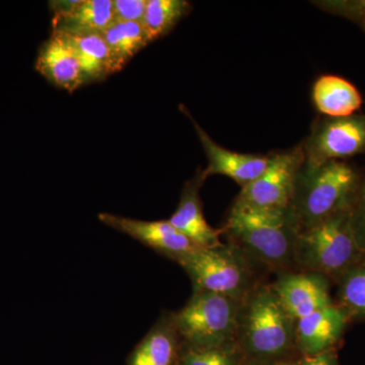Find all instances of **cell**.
<instances>
[{
    "instance_id": "obj_21",
    "label": "cell",
    "mask_w": 365,
    "mask_h": 365,
    "mask_svg": "<svg viewBox=\"0 0 365 365\" xmlns=\"http://www.w3.org/2000/svg\"><path fill=\"white\" fill-rule=\"evenodd\" d=\"M340 299L353 313L365 314V265L355 266L345 273Z\"/></svg>"
},
{
    "instance_id": "obj_18",
    "label": "cell",
    "mask_w": 365,
    "mask_h": 365,
    "mask_svg": "<svg viewBox=\"0 0 365 365\" xmlns=\"http://www.w3.org/2000/svg\"><path fill=\"white\" fill-rule=\"evenodd\" d=\"M174 322L158 324L132 353L129 365H172L176 356Z\"/></svg>"
},
{
    "instance_id": "obj_9",
    "label": "cell",
    "mask_w": 365,
    "mask_h": 365,
    "mask_svg": "<svg viewBox=\"0 0 365 365\" xmlns=\"http://www.w3.org/2000/svg\"><path fill=\"white\" fill-rule=\"evenodd\" d=\"M98 220L108 227L129 235L144 246L176 261L185 255L200 249L173 227L169 220L144 222L110 213H100Z\"/></svg>"
},
{
    "instance_id": "obj_16",
    "label": "cell",
    "mask_w": 365,
    "mask_h": 365,
    "mask_svg": "<svg viewBox=\"0 0 365 365\" xmlns=\"http://www.w3.org/2000/svg\"><path fill=\"white\" fill-rule=\"evenodd\" d=\"M313 100L317 109L328 118L351 116L362 104L359 90L337 76H323L317 79Z\"/></svg>"
},
{
    "instance_id": "obj_4",
    "label": "cell",
    "mask_w": 365,
    "mask_h": 365,
    "mask_svg": "<svg viewBox=\"0 0 365 365\" xmlns=\"http://www.w3.org/2000/svg\"><path fill=\"white\" fill-rule=\"evenodd\" d=\"M173 322L192 348L222 347L237 329L239 311L232 297L197 292Z\"/></svg>"
},
{
    "instance_id": "obj_14",
    "label": "cell",
    "mask_w": 365,
    "mask_h": 365,
    "mask_svg": "<svg viewBox=\"0 0 365 365\" xmlns=\"http://www.w3.org/2000/svg\"><path fill=\"white\" fill-rule=\"evenodd\" d=\"M204 180L205 178L201 172L192 181L186 182L179 206L169 222L198 248H215L222 244L220 241V232L211 227L204 217L199 197V189Z\"/></svg>"
},
{
    "instance_id": "obj_12",
    "label": "cell",
    "mask_w": 365,
    "mask_h": 365,
    "mask_svg": "<svg viewBox=\"0 0 365 365\" xmlns=\"http://www.w3.org/2000/svg\"><path fill=\"white\" fill-rule=\"evenodd\" d=\"M36 68L52 85L69 93L86 83L76 50L68 38L61 34L52 33L42 45Z\"/></svg>"
},
{
    "instance_id": "obj_2",
    "label": "cell",
    "mask_w": 365,
    "mask_h": 365,
    "mask_svg": "<svg viewBox=\"0 0 365 365\" xmlns=\"http://www.w3.org/2000/svg\"><path fill=\"white\" fill-rule=\"evenodd\" d=\"M227 230L257 258L279 265L294 258L300 228L292 207L274 210L235 202Z\"/></svg>"
},
{
    "instance_id": "obj_19",
    "label": "cell",
    "mask_w": 365,
    "mask_h": 365,
    "mask_svg": "<svg viewBox=\"0 0 365 365\" xmlns=\"http://www.w3.org/2000/svg\"><path fill=\"white\" fill-rule=\"evenodd\" d=\"M102 36L112 53L116 72L121 71L136 53L150 44L143 24L139 21L115 20Z\"/></svg>"
},
{
    "instance_id": "obj_23",
    "label": "cell",
    "mask_w": 365,
    "mask_h": 365,
    "mask_svg": "<svg viewBox=\"0 0 365 365\" xmlns=\"http://www.w3.org/2000/svg\"><path fill=\"white\" fill-rule=\"evenodd\" d=\"M314 4L329 13L339 14L349 20L359 21L365 28V0L317 1Z\"/></svg>"
},
{
    "instance_id": "obj_6",
    "label": "cell",
    "mask_w": 365,
    "mask_h": 365,
    "mask_svg": "<svg viewBox=\"0 0 365 365\" xmlns=\"http://www.w3.org/2000/svg\"><path fill=\"white\" fill-rule=\"evenodd\" d=\"M304 160V144L270 155L267 169L242 188L235 202L274 210L292 207L297 179Z\"/></svg>"
},
{
    "instance_id": "obj_24",
    "label": "cell",
    "mask_w": 365,
    "mask_h": 365,
    "mask_svg": "<svg viewBox=\"0 0 365 365\" xmlns=\"http://www.w3.org/2000/svg\"><path fill=\"white\" fill-rule=\"evenodd\" d=\"M146 6L148 0H113L115 20L141 23Z\"/></svg>"
},
{
    "instance_id": "obj_22",
    "label": "cell",
    "mask_w": 365,
    "mask_h": 365,
    "mask_svg": "<svg viewBox=\"0 0 365 365\" xmlns=\"http://www.w3.org/2000/svg\"><path fill=\"white\" fill-rule=\"evenodd\" d=\"M181 365H235V361L222 347H191L182 355Z\"/></svg>"
},
{
    "instance_id": "obj_15",
    "label": "cell",
    "mask_w": 365,
    "mask_h": 365,
    "mask_svg": "<svg viewBox=\"0 0 365 365\" xmlns=\"http://www.w3.org/2000/svg\"><path fill=\"white\" fill-rule=\"evenodd\" d=\"M346 314L333 304L307 314L297 321L295 337L302 351L316 355L324 353L344 330Z\"/></svg>"
},
{
    "instance_id": "obj_11",
    "label": "cell",
    "mask_w": 365,
    "mask_h": 365,
    "mask_svg": "<svg viewBox=\"0 0 365 365\" xmlns=\"http://www.w3.org/2000/svg\"><path fill=\"white\" fill-rule=\"evenodd\" d=\"M53 32L66 36L102 34L115 21L113 0L51 1Z\"/></svg>"
},
{
    "instance_id": "obj_7",
    "label": "cell",
    "mask_w": 365,
    "mask_h": 365,
    "mask_svg": "<svg viewBox=\"0 0 365 365\" xmlns=\"http://www.w3.org/2000/svg\"><path fill=\"white\" fill-rule=\"evenodd\" d=\"M244 318L247 347L262 356L284 352L292 338V321L274 290H262L249 302Z\"/></svg>"
},
{
    "instance_id": "obj_26",
    "label": "cell",
    "mask_w": 365,
    "mask_h": 365,
    "mask_svg": "<svg viewBox=\"0 0 365 365\" xmlns=\"http://www.w3.org/2000/svg\"><path fill=\"white\" fill-rule=\"evenodd\" d=\"M297 365H334L332 359L325 353H319V354L314 355L300 361Z\"/></svg>"
},
{
    "instance_id": "obj_3",
    "label": "cell",
    "mask_w": 365,
    "mask_h": 365,
    "mask_svg": "<svg viewBox=\"0 0 365 365\" xmlns=\"http://www.w3.org/2000/svg\"><path fill=\"white\" fill-rule=\"evenodd\" d=\"M364 255L353 228L350 206L300 230L294 258L307 270L336 275L355 267Z\"/></svg>"
},
{
    "instance_id": "obj_8",
    "label": "cell",
    "mask_w": 365,
    "mask_h": 365,
    "mask_svg": "<svg viewBox=\"0 0 365 365\" xmlns=\"http://www.w3.org/2000/svg\"><path fill=\"white\" fill-rule=\"evenodd\" d=\"M302 144L304 165L312 168L365 153V115L319 120Z\"/></svg>"
},
{
    "instance_id": "obj_13",
    "label": "cell",
    "mask_w": 365,
    "mask_h": 365,
    "mask_svg": "<svg viewBox=\"0 0 365 365\" xmlns=\"http://www.w3.org/2000/svg\"><path fill=\"white\" fill-rule=\"evenodd\" d=\"M273 290L285 311L297 321L332 304L325 280L316 274L284 276Z\"/></svg>"
},
{
    "instance_id": "obj_17",
    "label": "cell",
    "mask_w": 365,
    "mask_h": 365,
    "mask_svg": "<svg viewBox=\"0 0 365 365\" xmlns=\"http://www.w3.org/2000/svg\"><path fill=\"white\" fill-rule=\"evenodd\" d=\"M66 37L76 50L86 83L101 81L116 72L112 53L102 34Z\"/></svg>"
},
{
    "instance_id": "obj_1",
    "label": "cell",
    "mask_w": 365,
    "mask_h": 365,
    "mask_svg": "<svg viewBox=\"0 0 365 365\" xmlns=\"http://www.w3.org/2000/svg\"><path fill=\"white\" fill-rule=\"evenodd\" d=\"M357 186L359 176L347 163L332 160L314 168L304 165L292 204L300 230L349 208Z\"/></svg>"
},
{
    "instance_id": "obj_10",
    "label": "cell",
    "mask_w": 365,
    "mask_h": 365,
    "mask_svg": "<svg viewBox=\"0 0 365 365\" xmlns=\"http://www.w3.org/2000/svg\"><path fill=\"white\" fill-rule=\"evenodd\" d=\"M182 111L191 119L207 157V168L202 170L205 179L212 175H222L234 180L244 188L255 181L257 178L260 177L264 170L267 169L270 163V155L267 157V155H247V153L227 150L216 143L206 133L202 127L190 115L186 108H182Z\"/></svg>"
},
{
    "instance_id": "obj_25",
    "label": "cell",
    "mask_w": 365,
    "mask_h": 365,
    "mask_svg": "<svg viewBox=\"0 0 365 365\" xmlns=\"http://www.w3.org/2000/svg\"><path fill=\"white\" fill-rule=\"evenodd\" d=\"M351 220L355 235L365 255V184L355 196L351 205Z\"/></svg>"
},
{
    "instance_id": "obj_5",
    "label": "cell",
    "mask_w": 365,
    "mask_h": 365,
    "mask_svg": "<svg viewBox=\"0 0 365 365\" xmlns=\"http://www.w3.org/2000/svg\"><path fill=\"white\" fill-rule=\"evenodd\" d=\"M185 269L195 292H205L237 299L248 287L246 263L235 250L220 246L197 249L178 259Z\"/></svg>"
},
{
    "instance_id": "obj_20",
    "label": "cell",
    "mask_w": 365,
    "mask_h": 365,
    "mask_svg": "<svg viewBox=\"0 0 365 365\" xmlns=\"http://www.w3.org/2000/svg\"><path fill=\"white\" fill-rule=\"evenodd\" d=\"M190 7L189 2L185 0H148L141 24L148 42H153L170 33L189 13Z\"/></svg>"
}]
</instances>
